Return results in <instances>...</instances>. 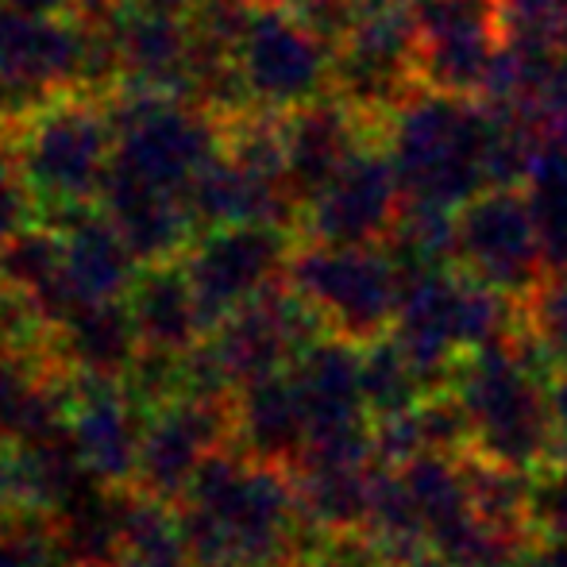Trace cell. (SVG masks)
Masks as SVG:
<instances>
[{
	"label": "cell",
	"instance_id": "36",
	"mask_svg": "<svg viewBox=\"0 0 567 567\" xmlns=\"http://www.w3.org/2000/svg\"><path fill=\"white\" fill-rule=\"evenodd\" d=\"M31 202H35V197H31L28 182H23L20 151H12L0 140V244L12 239L16 231L28 225Z\"/></svg>",
	"mask_w": 567,
	"mask_h": 567
},
{
	"label": "cell",
	"instance_id": "1",
	"mask_svg": "<svg viewBox=\"0 0 567 567\" xmlns=\"http://www.w3.org/2000/svg\"><path fill=\"white\" fill-rule=\"evenodd\" d=\"M178 517L194 564L290 567L329 537L301 509L290 467L255 460L236 444L197 467Z\"/></svg>",
	"mask_w": 567,
	"mask_h": 567
},
{
	"label": "cell",
	"instance_id": "41",
	"mask_svg": "<svg viewBox=\"0 0 567 567\" xmlns=\"http://www.w3.org/2000/svg\"><path fill=\"white\" fill-rule=\"evenodd\" d=\"M8 8H20V12H31V16H62L70 12V0H0Z\"/></svg>",
	"mask_w": 567,
	"mask_h": 567
},
{
	"label": "cell",
	"instance_id": "8",
	"mask_svg": "<svg viewBox=\"0 0 567 567\" xmlns=\"http://www.w3.org/2000/svg\"><path fill=\"white\" fill-rule=\"evenodd\" d=\"M455 267L509 298L545 282V244L522 186H491L455 209Z\"/></svg>",
	"mask_w": 567,
	"mask_h": 567
},
{
	"label": "cell",
	"instance_id": "3",
	"mask_svg": "<svg viewBox=\"0 0 567 567\" xmlns=\"http://www.w3.org/2000/svg\"><path fill=\"white\" fill-rule=\"evenodd\" d=\"M405 202L460 209L494 186L498 116L478 97L417 90L382 127Z\"/></svg>",
	"mask_w": 567,
	"mask_h": 567
},
{
	"label": "cell",
	"instance_id": "46",
	"mask_svg": "<svg viewBox=\"0 0 567 567\" xmlns=\"http://www.w3.org/2000/svg\"><path fill=\"white\" fill-rule=\"evenodd\" d=\"M0 444H4V441H0ZM0 452H4V449H0Z\"/></svg>",
	"mask_w": 567,
	"mask_h": 567
},
{
	"label": "cell",
	"instance_id": "4",
	"mask_svg": "<svg viewBox=\"0 0 567 567\" xmlns=\"http://www.w3.org/2000/svg\"><path fill=\"white\" fill-rule=\"evenodd\" d=\"M286 282L321 317L324 332L351 343L386 337L402 301V267L386 244H317L293 247Z\"/></svg>",
	"mask_w": 567,
	"mask_h": 567
},
{
	"label": "cell",
	"instance_id": "25",
	"mask_svg": "<svg viewBox=\"0 0 567 567\" xmlns=\"http://www.w3.org/2000/svg\"><path fill=\"white\" fill-rule=\"evenodd\" d=\"M140 351L143 343L140 332H135L127 298L78 306L54 324V355L70 371L101 374V379H124Z\"/></svg>",
	"mask_w": 567,
	"mask_h": 567
},
{
	"label": "cell",
	"instance_id": "16",
	"mask_svg": "<svg viewBox=\"0 0 567 567\" xmlns=\"http://www.w3.org/2000/svg\"><path fill=\"white\" fill-rule=\"evenodd\" d=\"M59 228L62 267L59 282H54V290L43 301V313L51 317V324H59L78 306L127 298L135 275H140V259H135V251L113 228V220L105 213L82 209L74 217L59 220Z\"/></svg>",
	"mask_w": 567,
	"mask_h": 567
},
{
	"label": "cell",
	"instance_id": "34",
	"mask_svg": "<svg viewBox=\"0 0 567 567\" xmlns=\"http://www.w3.org/2000/svg\"><path fill=\"white\" fill-rule=\"evenodd\" d=\"M533 533L567 540V463L553 460L533 475Z\"/></svg>",
	"mask_w": 567,
	"mask_h": 567
},
{
	"label": "cell",
	"instance_id": "26",
	"mask_svg": "<svg viewBox=\"0 0 567 567\" xmlns=\"http://www.w3.org/2000/svg\"><path fill=\"white\" fill-rule=\"evenodd\" d=\"M127 486L90 483L66 509L54 514L62 556L70 567H116L124 548Z\"/></svg>",
	"mask_w": 567,
	"mask_h": 567
},
{
	"label": "cell",
	"instance_id": "20",
	"mask_svg": "<svg viewBox=\"0 0 567 567\" xmlns=\"http://www.w3.org/2000/svg\"><path fill=\"white\" fill-rule=\"evenodd\" d=\"M101 213L113 220V228L124 236V244L132 247L143 267L178 259L194 244L197 220L186 194L143 182L116 166L109 171L105 189H101Z\"/></svg>",
	"mask_w": 567,
	"mask_h": 567
},
{
	"label": "cell",
	"instance_id": "37",
	"mask_svg": "<svg viewBox=\"0 0 567 567\" xmlns=\"http://www.w3.org/2000/svg\"><path fill=\"white\" fill-rule=\"evenodd\" d=\"M498 8L506 35H529L556 43V23H560L567 0H498Z\"/></svg>",
	"mask_w": 567,
	"mask_h": 567
},
{
	"label": "cell",
	"instance_id": "11",
	"mask_svg": "<svg viewBox=\"0 0 567 567\" xmlns=\"http://www.w3.org/2000/svg\"><path fill=\"white\" fill-rule=\"evenodd\" d=\"M317 337H324L321 317L282 278L270 290H262L259 298L239 306L236 313H228L205 337V348L213 351L225 379L239 390L255 379L290 371Z\"/></svg>",
	"mask_w": 567,
	"mask_h": 567
},
{
	"label": "cell",
	"instance_id": "45",
	"mask_svg": "<svg viewBox=\"0 0 567 567\" xmlns=\"http://www.w3.org/2000/svg\"><path fill=\"white\" fill-rule=\"evenodd\" d=\"M0 517H4V506H0Z\"/></svg>",
	"mask_w": 567,
	"mask_h": 567
},
{
	"label": "cell",
	"instance_id": "10",
	"mask_svg": "<svg viewBox=\"0 0 567 567\" xmlns=\"http://www.w3.org/2000/svg\"><path fill=\"white\" fill-rule=\"evenodd\" d=\"M82 23L0 4V120L39 116L62 90H78Z\"/></svg>",
	"mask_w": 567,
	"mask_h": 567
},
{
	"label": "cell",
	"instance_id": "44",
	"mask_svg": "<svg viewBox=\"0 0 567 567\" xmlns=\"http://www.w3.org/2000/svg\"><path fill=\"white\" fill-rule=\"evenodd\" d=\"M194 567H220V564H194Z\"/></svg>",
	"mask_w": 567,
	"mask_h": 567
},
{
	"label": "cell",
	"instance_id": "15",
	"mask_svg": "<svg viewBox=\"0 0 567 567\" xmlns=\"http://www.w3.org/2000/svg\"><path fill=\"white\" fill-rule=\"evenodd\" d=\"M147 413L127 394L124 379L70 371V436L85 471L105 486H132Z\"/></svg>",
	"mask_w": 567,
	"mask_h": 567
},
{
	"label": "cell",
	"instance_id": "43",
	"mask_svg": "<svg viewBox=\"0 0 567 567\" xmlns=\"http://www.w3.org/2000/svg\"><path fill=\"white\" fill-rule=\"evenodd\" d=\"M151 4H163V8H174V12H189L194 0H151Z\"/></svg>",
	"mask_w": 567,
	"mask_h": 567
},
{
	"label": "cell",
	"instance_id": "9",
	"mask_svg": "<svg viewBox=\"0 0 567 567\" xmlns=\"http://www.w3.org/2000/svg\"><path fill=\"white\" fill-rule=\"evenodd\" d=\"M290 255L293 236L290 228L278 225H225L194 239L182 262H186L197 306H202L205 337L228 313H236L239 306L282 282Z\"/></svg>",
	"mask_w": 567,
	"mask_h": 567
},
{
	"label": "cell",
	"instance_id": "32",
	"mask_svg": "<svg viewBox=\"0 0 567 567\" xmlns=\"http://www.w3.org/2000/svg\"><path fill=\"white\" fill-rule=\"evenodd\" d=\"M0 567H70L54 517L35 509H4L0 517Z\"/></svg>",
	"mask_w": 567,
	"mask_h": 567
},
{
	"label": "cell",
	"instance_id": "14",
	"mask_svg": "<svg viewBox=\"0 0 567 567\" xmlns=\"http://www.w3.org/2000/svg\"><path fill=\"white\" fill-rule=\"evenodd\" d=\"M413 28L425 90L478 97L506 39L498 0H413Z\"/></svg>",
	"mask_w": 567,
	"mask_h": 567
},
{
	"label": "cell",
	"instance_id": "12",
	"mask_svg": "<svg viewBox=\"0 0 567 567\" xmlns=\"http://www.w3.org/2000/svg\"><path fill=\"white\" fill-rule=\"evenodd\" d=\"M402 178L386 140L371 135L340 174L301 209V228L317 244H386L402 213Z\"/></svg>",
	"mask_w": 567,
	"mask_h": 567
},
{
	"label": "cell",
	"instance_id": "35",
	"mask_svg": "<svg viewBox=\"0 0 567 567\" xmlns=\"http://www.w3.org/2000/svg\"><path fill=\"white\" fill-rule=\"evenodd\" d=\"M290 567H398L367 533H329Z\"/></svg>",
	"mask_w": 567,
	"mask_h": 567
},
{
	"label": "cell",
	"instance_id": "17",
	"mask_svg": "<svg viewBox=\"0 0 567 567\" xmlns=\"http://www.w3.org/2000/svg\"><path fill=\"white\" fill-rule=\"evenodd\" d=\"M109 28H113L120 74H124L127 90L189 97L194 31H189L186 12L151 4V0H124Z\"/></svg>",
	"mask_w": 567,
	"mask_h": 567
},
{
	"label": "cell",
	"instance_id": "29",
	"mask_svg": "<svg viewBox=\"0 0 567 567\" xmlns=\"http://www.w3.org/2000/svg\"><path fill=\"white\" fill-rule=\"evenodd\" d=\"M359 374H363V398L371 421L410 413L421 398L433 394L413 367V359L405 355V348L394 340V332L359 343Z\"/></svg>",
	"mask_w": 567,
	"mask_h": 567
},
{
	"label": "cell",
	"instance_id": "7",
	"mask_svg": "<svg viewBox=\"0 0 567 567\" xmlns=\"http://www.w3.org/2000/svg\"><path fill=\"white\" fill-rule=\"evenodd\" d=\"M236 62L251 105L293 113L332 93L337 43L309 28L293 8L259 4L236 47Z\"/></svg>",
	"mask_w": 567,
	"mask_h": 567
},
{
	"label": "cell",
	"instance_id": "30",
	"mask_svg": "<svg viewBox=\"0 0 567 567\" xmlns=\"http://www.w3.org/2000/svg\"><path fill=\"white\" fill-rule=\"evenodd\" d=\"M522 189L537 217L548 270H567V147L545 143L533 158Z\"/></svg>",
	"mask_w": 567,
	"mask_h": 567
},
{
	"label": "cell",
	"instance_id": "42",
	"mask_svg": "<svg viewBox=\"0 0 567 567\" xmlns=\"http://www.w3.org/2000/svg\"><path fill=\"white\" fill-rule=\"evenodd\" d=\"M398 567H463V564H455L452 556L436 553V548H425V553L410 556V560H405V564H398Z\"/></svg>",
	"mask_w": 567,
	"mask_h": 567
},
{
	"label": "cell",
	"instance_id": "6",
	"mask_svg": "<svg viewBox=\"0 0 567 567\" xmlns=\"http://www.w3.org/2000/svg\"><path fill=\"white\" fill-rule=\"evenodd\" d=\"M109 120L116 135V171L178 194H186L209 158L225 151V120L178 93L127 90Z\"/></svg>",
	"mask_w": 567,
	"mask_h": 567
},
{
	"label": "cell",
	"instance_id": "2",
	"mask_svg": "<svg viewBox=\"0 0 567 567\" xmlns=\"http://www.w3.org/2000/svg\"><path fill=\"white\" fill-rule=\"evenodd\" d=\"M556 363L522 324L514 340L467 351L449 386L471 421V452L517 471L548 467L560 444L548 382Z\"/></svg>",
	"mask_w": 567,
	"mask_h": 567
},
{
	"label": "cell",
	"instance_id": "13",
	"mask_svg": "<svg viewBox=\"0 0 567 567\" xmlns=\"http://www.w3.org/2000/svg\"><path fill=\"white\" fill-rule=\"evenodd\" d=\"M225 444H236V398H174L147 413L132 486L178 506L197 467Z\"/></svg>",
	"mask_w": 567,
	"mask_h": 567
},
{
	"label": "cell",
	"instance_id": "39",
	"mask_svg": "<svg viewBox=\"0 0 567 567\" xmlns=\"http://www.w3.org/2000/svg\"><path fill=\"white\" fill-rule=\"evenodd\" d=\"M124 0H70V16L78 23H109Z\"/></svg>",
	"mask_w": 567,
	"mask_h": 567
},
{
	"label": "cell",
	"instance_id": "18",
	"mask_svg": "<svg viewBox=\"0 0 567 567\" xmlns=\"http://www.w3.org/2000/svg\"><path fill=\"white\" fill-rule=\"evenodd\" d=\"M371 135H382L367 124L337 93L317 97L309 105L282 116V147H286V182L306 209L324 186L340 174V166L363 147Z\"/></svg>",
	"mask_w": 567,
	"mask_h": 567
},
{
	"label": "cell",
	"instance_id": "31",
	"mask_svg": "<svg viewBox=\"0 0 567 567\" xmlns=\"http://www.w3.org/2000/svg\"><path fill=\"white\" fill-rule=\"evenodd\" d=\"M62 267V228L59 225H23L12 239L0 244V282L20 286L43 306L59 282Z\"/></svg>",
	"mask_w": 567,
	"mask_h": 567
},
{
	"label": "cell",
	"instance_id": "24",
	"mask_svg": "<svg viewBox=\"0 0 567 567\" xmlns=\"http://www.w3.org/2000/svg\"><path fill=\"white\" fill-rule=\"evenodd\" d=\"M379 460L363 455H301L290 467L306 517L321 533H363Z\"/></svg>",
	"mask_w": 567,
	"mask_h": 567
},
{
	"label": "cell",
	"instance_id": "21",
	"mask_svg": "<svg viewBox=\"0 0 567 567\" xmlns=\"http://www.w3.org/2000/svg\"><path fill=\"white\" fill-rule=\"evenodd\" d=\"M97 478L85 471L70 429L43 441L4 444L0 452V506L54 517Z\"/></svg>",
	"mask_w": 567,
	"mask_h": 567
},
{
	"label": "cell",
	"instance_id": "33",
	"mask_svg": "<svg viewBox=\"0 0 567 567\" xmlns=\"http://www.w3.org/2000/svg\"><path fill=\"white\" fill-rule=\"evenodd\" d=\"M529 337L548 351L556 367H567V270H548L545 282L522 298Z\"/></svg>",
	"mask_w": 567,
	"mask_h": 567
},
{
	"label": "cell",
	"instance_id": "28",
	"mask_svg": "<svg viewBox=\"0 0 567 567\" xmlns=\"http://www.w3.org/2000/svg\"><path fill=\"white\" fill-rule=\"evenodd\" d=\"M116 567H194L174 502L151 498L140 486H127L124 548Z\"/></svg>",
	"mask_w": 567,
	"mask_h": 567
},
{
	"label": "cell",
	"instance_id": "40",
	"mask_svg": "<svg viewBox=\"0 0 567 567\" xmlns=\"http://www.w3.org/2000/svg\"><path fill=\"white\" fill-rule=\"evenodd\" d=\"M548 398H553V417L560 429V441H567V367H556L553 382H548Z\"/></svg>",
	"mask_w": 567,
	"mask_h": 567
},
{
	"label": "cell",
	"instance_id": "22",
	"mask_svg": "<svg viewBox=\"0 0 567 567\" xmlns=\"http://www.w3.org/2000/svg\"><path fill=\"white\" fill-rule=\"evenodd\" d=\"M309 444V421L290 371L267 374L236 390V449L255 460L293 467Z\"/></svg>",
	"mask_w": 567,
	"mask_h": 567
},
{
	"label": "cell",
	"instance_id": "38",
	"mask_svg": "<svg viewBox=\"0 0 567 567\" xmlns=\"http://www.w3.org/2000/svg\"><path fill=\"white\" fill-rule=\"evenodd\" d=\"M514 567H567V540L533 533L529 545H525L522 556L514 560Z\"/></svg>",
	"mask_w": 567,
	"mask_h": 567
},
{
	"label": "cell",
	"instance_id": "5",
	"mask_svg": "<svg viewBox=\"0 0 567 567\" xmlns=\"http://www.w3.org/2000/svg\"><path fill=\"white\" fill-rule=\"evenodd\" d=\"M16 151L31 197L59 225L101 202L116 155L113 120L90 101H54L28 120V135Z\"/></svg>",
	"mask_w": 567,
	"mask_h": 567
},
{
	"label": "cell",
	"instance_id": "23",
	"mask_svg": "<svg viewBox=\"0 0 567 567\" xmlns=\"http://www.w3.org/2000/svg\"><path fill=\"white\" fill-rule=\"evenodd\" d=\"M127 309H132L140 343L151 351H182L197 348L205 337L202 306H197L194 282L186 275V262L166 259L147 262L127 290Z\"/></svg>",
	"mask_w": 567,
	"mask_h": 567
},
{
	"label": "cell",
	"instance_id": "27",
	"mask_svg": "<svg viewBox=\"0 0 567 567\" xmlns=\"http://www.w3.org/2000/svg\"><path fill=\"white\" fill-rule=\"evenodd\" d=\"M471 514L509 537H533V471L494 463L478 452L460 455Z\"/></svg>",
	"mask_w": 567,
	"mask_h": 567
},
{
	"label": "cell",
	"instance_id": "19",
	"mask_svg": "<svg viewBox=\"0 0 567 567\" xmlns=\"http://www.w3.org/2000/svg\"><path fill=\"white\" fill-rule=\"evenodd\" d=\"M186 202L202 228L225 225H301V202L293 197L290 182L244 163L231 151L209 158L202 174L189 182Z\"/></svg>",
	"mask_w": 567,
	"mask_h": 567
}]
</instances>
